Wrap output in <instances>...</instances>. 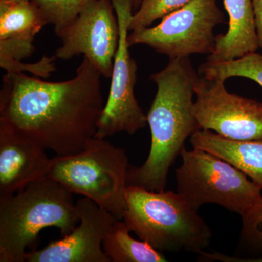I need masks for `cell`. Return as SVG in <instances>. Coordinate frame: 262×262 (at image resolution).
<instances>
[{"label":"cell","mask_w":262,"mask_h":262,"mask_svg":"<svg viewBox=\"0 0 262 262\" xmlns=\"http://www.w3.org/2000/svg\"><path fill=\"white\" fill-rule=\"evenodd\" d=\"M181 157L177 192L196 211L214 203L243 216L262 199V187L220 157L198 148L184 149Z\"/></svg>","instance_id":"cell-6"},{"label":"cell","mask_w":262,"mask_h":262,"mask_svg":"<svg viewBox=\"0 0 262 262\" xmlns=\"http://www.w3.org/2000/svg\"><path fill=\"white\" fill-rule=\"evenodd\" d=\"M101 76L86 57L75 77L63 82L7 72L0 90V122L57 156L77 154L97 130L105 105Z\"/></svg>","instance_id":"cell-1"},{"label":"cell","mask_w":262,"mask_h":262,"mask_svg":"<svg viewBox=\"0 0 262 262\" xmlns=\"http://www.w3.org/2000/svg\"><path fill=\"white\" fill-rule=\"evenodd\" d=\"M58 37L62 46L55 53L57 58L68 61L83 54L103 77L111 78L120 39L111 0H91Z\"/></svg>","instance_id":"cell-10"},{"label":"cell","mask_w":262,"mask_h":262,"mask_svg":"<svg viewBox=\"0 0 262 262\" xmlns=\"http://www.w3.org/2000/svg\"><path fill=\"white\" fill-rule=\"evenodd\" d=\"M32 139L0 122V198L47 177L51 159Z\"/></svg>","instance_id":"cell-13"},{"label":"cell","mask_w":262,"mask_h":262,"mask_svg":"<svg viewBox=\"0 0 262 262\" xmlns=\"http://www.w3.org/2000/svg\"><path fill=\"white\" fill-rule=\"evenodd\" d=\"M229 15V29L215 37L214 51L208 62L232 61L257 51L258 46L252 0H224Z\"/></svg>","instance_id":"cell-14"},{"label":"cell","mask_w":262,"mask_h":262,"mask_svg":"<svg viewBox=\"0 0 262 262\" xmlns=\"http://www.w3.org/2000/svg\"><path fill=\"white\" fill-rule=\"evenodd\" d=\"M6 1H10V2H27V1H32V0H6Z\"/></svg>","instance_id":"cell-23"},{"label":"cell","mask_w":262,"mask_h":262,"mask_svg":"<svg viewBox=\"0 0 262 262\" xmlns=\"http://www.w3.org/2000/svg\"><path fill=\"white\" fill-rule=\"evenodd\" d=\"M193 148L220 157L244 172L262 187V140L235 141L213 131L199 130L190 137Z\"/></svg>","instance_id":"cell-15"},{"label":"cell","mask_w":262,"mask_h":262,"mask_svg":"<svg viewBox=\"0 0 262 262\" xmlns=\"http://www.w3.org/2000/svg\"><path fill=\"white\" fill-rule=\"evenodd\" d=\"M199 73L189 57L171 58L168 64L150 79L158 91L147 117L151 147L141 166H130L127 185L163 192L170 167L185 149V141L201 130L194 115V87Z\"/></svg>","instance_id":"cell-2"},{"label":"cell","mask_w":262,"mask_h":262,"mask_svg":"<svg viewBox=\"0 0 262 262\" xmlns=\"http://www.w3.org/2000/svg\"><path fill=\"white\" fill-rule=\"evenodd\" d=\"M130 229L125 222L117 220L108 231L102 247L112 262H165L161 251L144 241L131 237Z\"/></svg>","instance_id":"cell-16"},{"label":"cell","mask_w":262,"mask_h":262,"mask_svg":"<svg viewBox=\"0 0 262 262\" xmlns=\"http://www.w3.org/2000/svg\"><path fill=\"white\" fill-rule=\"evenodd\" d=\"M130 168L125 150L94 137L77 154L51 159L48 177L122 220Z\"/></svg>","instance_id":"cell-5"},{"label":"cell","mask_w":262,"mask_h":262,"mask_svg":"<svg viewBox=\"0 0 262 262\" xmlns=\"http://www.w3.org/2000/svg\"><path fill=\"white\" fill-rule=\"evenodd\" d=\"M79 222L73 194L48 176L0 198V262L26 261L43 229L55 227L64 237Z\"/></svg>","instance_id":"cell-3"},{"label":"cell","mask_w":262,"mask_h":262,"mask_svg":"<svg viewBox=\"0 0 262 262\" xmlns=\"http://www.w3.org/2000/svg\"><path fill=\"white\" fill-rule=\"evenodd\" d=\"M225 22L216 0H191L166 15L155 27L132 31L129 46L146 45L171 58L211 54L215 47L214 28Z\"/></svg>","instance_id":"cell-7"},{"label":"cell","mask_w":262,"mask_h":262,"mask_svg":"<svg viewBox=\"0 0 262 262\" xmlns=\"http://www.w3.org/2000/svg\"><path fill=\"white\" fill-rule=\"evenodd\" d=\"M224 81L200 76L194 115L201 130L235 141L262 140V103L231 94Z\"/></svg>","instance_id":"cell-9"},{"label":"cell","mask_w":262,"mask_h":262,"mask_svg":"<svg viewBox=\"0 0 262 262\" xmlns=\"http://www.w3.org/2000/svg\"><path fill=\"white\" fill-rule=\"evenodd\" d=\"M241 217V242L253 251H262V199Z\"/></svg>","instance_id":"cell-20"},{"label":"cell","mask_w":262,"mask_h":262,"mask_svg":"<svg viewBox=\"0 0 262 262\" xmlns=\"http://www.w3.org/2000/svg\"><path fill=\"white\" fill-rule=\"evenodd\" d=\"M198 72L205 78L224 82L231 77H244L262 87V55L253 52L232 61H206L199 67Z\"/></svg>","instance_id":"cell-17"},{"label":"cell","mask_w":262,"mask_h":262,"mask_svg":"<svg viewBox=\"0 0 262 262\" xmlns=\"http://www.w3.org/2000/svg\"><path fill=\"white\" fill-rule=\"evenodd\" d=\"M258 46L262 48V0H252Z\"/></svg>","instance_id":"cell-21"},{"label":"cell","mask_w":262,"mask_h":262,"mask_svg":"<svg viewBox=\"0 0 262 262\" xmlns=\"http://www.w3.org/2000/svg\"><path fill=\"white\" fill-rule=\"evenodd\" d=\"M262 261V259L257 260V261Z\"/></svg>","instance_id":"cell-24"},{"label":"cell","mask_w":262,"mask_h":262,"mask_svg":"<svg viewBox=\"0 0 262 262\" xmlns=\"http://www.w3.org/2000/svg\"><path fill=\"white\" fill-rule=\"evenodd\" d=\"M191 0H142L140 6L133 13L129 31L150 27L155 20L163 19L187 5Z\"/></svg>","instance_id":"cell-19"},{"label":"cell","mask_w":262,"mask_h":262,"mask_svg":"<svg viewBox=\"0 0 262 262\" xmlns=\"http://www.w3.org/2000/svg\"><path fill=\"white\" fill-rule=\"evenodd\" d=\"M79 225L62 238L51 241L42 249L27 252L28 262H112L103 251L105 236L117 219L96 204L82 198L76 202Z\"/></svg>","instance_id":"cell-12"},{"label":"cell","mask_w":262,"mask_h":262,"mask_svg":"<svg viewBox=\"0 0 262 262\" xmlns=\"http://www.w3.org/2000/svg\"><path fill=\"white\" fill-rule=\"evenodd\" d=\"M46 21L32 1L0 0V67L7 72H29L47 78L56 70V56L24 63L35 50L34 38Z\"/></svg>","instance_id":"cell-11"},{"label":"cell","mask_w":262,"mask_h":262,"mask_svg":"<svg viewBox=\"0 0 262 262\" xmlns=\"http://www.w3.org/2000/svg\"><path fill=\"white\" fill-rule=\"evenodd\" d=\"M141 2H142V0H132L133 7H134V9H138L139 7L140 6Z\"/></svg>","instance_id":"cell-22"},{"label":"cell","mask_w":262,"mask_h":262,"mask_svg":"<svg viewBox=\"0 0 262 262\" xmlns=\"http://www.w3.org/2000/svg\"><path fill=\"white\" fill-rule=\"evenodd\" d=\"M120 29V39L114 60L111 87L107 101L98 120L95 137L106 139L125 132L134 134L147 125V117L134 94L138 67L129 51V24L132 18V0H111Z\"/></svg>","instance_id":"cell-8"},{"label":"cell","mask_w":262,"mask_h":262,"mask_svg":"<svg viewBox=\"0 0 262 262\" xmlns=\"http://www.w3.org/2000/svg\"><path fill=\"white\" fill-rule=\"evenodd\" d=\"M122 220L130 231L161 252H205L211 244L209 226L179 193L155 192L127 186Z\"/></svg>","instance_id":"cell-4"},{"label":"cell","mask_w":262,"mask_h":262,"mask_svg":"<svg viewBox=\"0 0 262 262\" xmlns=\"http://www.w3.org/2000/svg\"><path fill=\"white\" fill-rule=\"evenodd\" d=\"M46 24L54 26L57 37L68 27L91 0H32Z\"/></svg>","instance_id":"cell-18"}]
</instances>
